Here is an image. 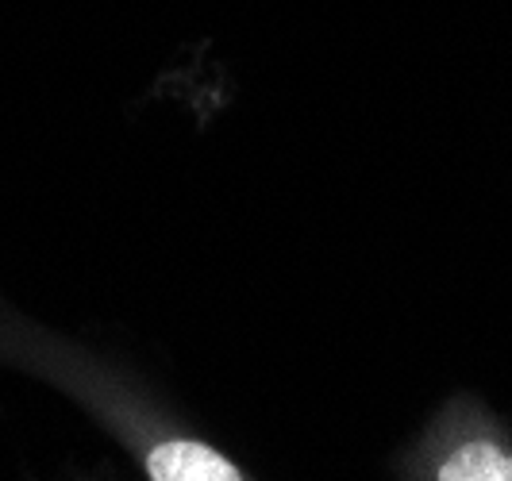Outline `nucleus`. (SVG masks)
<instances>
[{"label": "nucleus", "mask_w": 512, "mask_h": 481, "mask_svg": "<svg viewBox=\"0 0 512 481\" xmlns=\"http://www.w3.org/2000/svg\"><path fill=\"white\" fill-rule=\"evenodd\" d=\"M443 481H512V455L493 443H466L439 466Z\"/></svg>", "instance_id": "obj_2"}, {"label": "nucleus", "mask_w": 512, "mask_h": 481, "mask_svg": "<svg viewBox=\"0 0 512 481\" xmlns=\"http://www.w3.org/2000/svg\"><path fill=\"white\" fill-rule=\"evenodd\" d=\"M147 474L154 481H239L243 474L224 455H216L205 443L174 439L154 447L147 458Z\"/></svg>", "instance_id": "obj_1"}]
</instances>
